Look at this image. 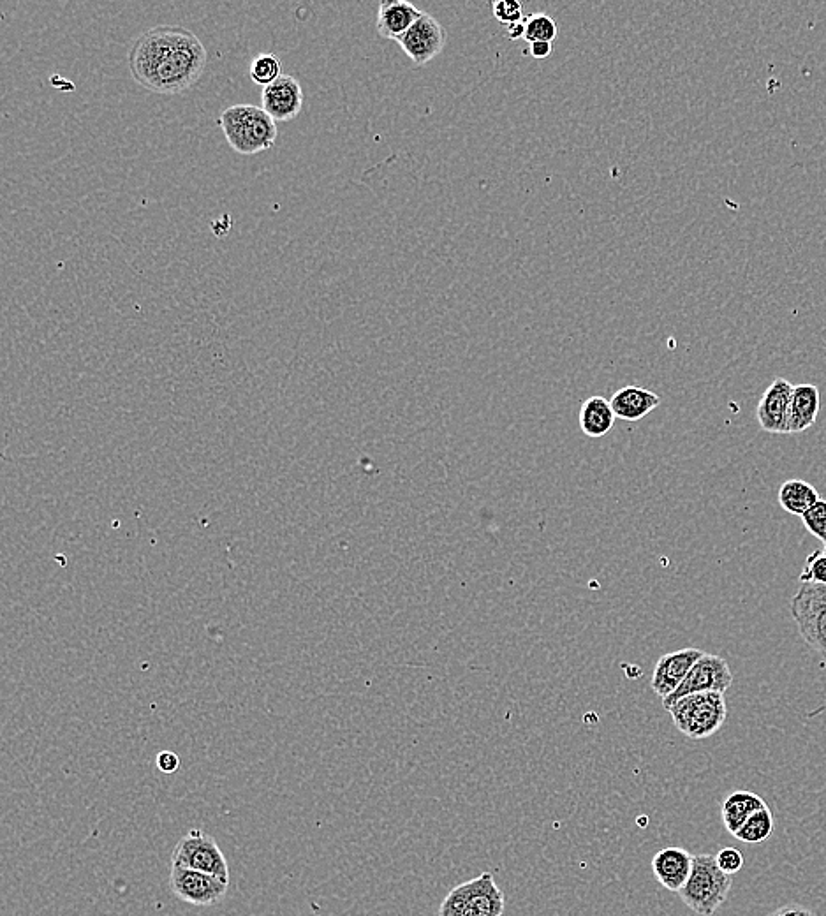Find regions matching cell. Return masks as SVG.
<instances>
[{
    "instance_id": "1",
    "label": "cell",
    "mask_w": 826,
    "mask_h": 916,
    "mask_svg": "<svg viewBox=\"0 0 826 916\" xmlns=\"http://www.w3.org/2000/svg\"><path fill=\"white\" fill-rule=\"evenodd\" d=\"M207 62L200 37L180 25L150 27L129 52L134 82L161 96H177L192 89L200 82Z\"/></svg>"
},
{
    "instance_id": "2",
    "label": "cell",
    "mask_w": 826,
    "mask_h": 916,
    "mask_svg": "<svg viewBox=\"0 0 826 916\" xmlns=\"http://www.w3.org/2000/svg\"><path fill=\"white\" fill-rule=\"evenodd\" d=\"M229 147L240 156H256L266 152L277 140V124L261 106L235 104L222 111L219 119Z\"/></svg>"
},
{
    "instance_id": "3",
    "label": "cell",
    "mask_w": 826,
    "mask_h": 916,
    "mask_svg": "<svg viewBox=\"0 0 826 916\" xmlns=\"http://www.w3.org/2000/svg\"><path fill=\"white\" fill-rule=\"evenodd\" d=\"M731 887L733 878L719 869L714 855H696L691 876L679 895L696 915L712 916L728 899Z\"/></svg>"
},
{
    "instance_id": "4",
    "label": "cell",
    "mask_w": 826,
    "mask_h": 916,
    "mask_svg": "<svg viewBox=\"0 0 826 916\" xmlns=\"http://www.w3.org/2000/svg\"><path fill=\"white\" fill-rule=\"evenodd\" d=\"M680 733L694 740L708 739L726 723L728 707L724 693H696L680 698L668 709Z\"/></svg>"
},
{
    "instance_id": "5",
    "label": "cell",
    "mask_w": 826,
    "mask_h": 916,
    "mask_svg": "<svg viewBox=\"0 0 826 916\" xmlns=\"http://www.w3.org/2000/svg\"><path fill=\"white\" fill-rule=\"evenodd\" d=\"M506 899L495 885L494 874L483 872L446 895L439 916H502Z\"/></svg>"
},
{
    "instance_id": "6",
    "label": "cell",
    "mask_w": 826,
    "mask_h": 916,
    "mask_svg": "<svg viewBox=\"0 0 826 916\" xmlns=\"http://www.w3.org/2000/svg\"><path fill=\"white\" fill-rule=\"evenodd\" d=\"M790 612L804 642L826 661V585L802 584Z\"/></svg>"
},
{
    "instance_id": "7",
    "label": "cell",
    "mask_w": 826,
    "mask_h": 916,
    "mask_svg": "<svg viewBox=\"0 0 826 916\" xmlns=\"http://www.w3.org/2000/svg\"><path fill=\"white\" fill-rule=\"evenodd\" d=\"M171 865L192 871L207 872L229 883L228 860L212 835L192 828L178 841L171 853Z\"/></svg>"
},
{
    "instance_id": "8",
    "label": "cell",
    "mask_w": 826,
    "mask_h": 916,
    "mask_svg": "<svg viewBox=\"0 0 826 916\" xmlns=\"http://www.w3.org/2000/svg\"><path fill=\"white\" fill-rule=\"evenodd\" d=\"M733 684V673L726 659L714 654H703L696 665L687 673L684 682L677 687V691L664 698L663 707L668 710L680 698H686L696 693H726Z\"/></svg>"
},
{
    "instance_id": "9",
    "label": "cell",
    "mask_w": 826,
    "mask_h": 916,
    "mask_svg": "<svg viewBox=\"0 0 826 916\" xmlns=\"http://www.w3.org/2000/svg\"><path fill=\"white\" fill-rule=\"evenodd\" d=\"M170 887L171 892L177 895L180 901L205 908V906H214L221 901L228 892L229 883L207 872L192 871V869L171 865Z\"/></svg>"
},
{
    "instance_id": "10",
    "label": "cell",
    "mask_w": 826,
    "mask_h": 916,
    "mask_svg": "<svg viewBox=\"0 0 826 916\" xmlns=\"http://www.w3.org/2000/svg\"><path fill=\"white\" fill-rule=\"evenodd\" d=\"M446 41L448 36L441 22L434 16L423 13L418 22L414 23L397 43L416 66H425L443 52Z\"/></svg>"
},
{
    "instance_id": "11",
    "label": "cell",
    "mask_w": 826,
    "mask_h": 916,
    "mask_svg": "<svg viewBox=\"0 0 826 916\" xmlns=\"http://www.w3.org/2000/svg\"><path fill=\"white\" fill-rule=\"evenodd\" d=\"M793 390L795 386L782 377H777L774 383L768 386L756 407V418H758L761 430H765L768 434L790 436Z\"/></svg>"
},
{
    "instance_id": "12",
    "label": "cell",
    "mask_w": 826,
    "mask_h": 916,
    "mask_svg": "<svg viewBox=\"0 0 826 916\" xmlns=\"http://www.w3.org/2000/svg\"><path fill=\"white\" fill-rule=\"evenodd\" d=\"M261 108L272 117L275 122H289L295 120L303 108V90L295 76L282 74L277 82L268 87H263L261 92Z\"/></svg>"
},
{
    "instance_id": "13",
    "label": "cell",
    "mask_w": 826,
    "mask_h": 916,
    "mask_svg": "<svg viewBox=\"0 0 826 916\" xmlns=\"http://www.w3.org/2000/svg\"><path fill=\"white\" fill-rule=\"evenodd\" d=\"M705 652L700 649H680V651L664 654L657 661L656 670L650 680V687L657 696L668 698L677 691V687L684 682L687 673L696 665V661L703 656Z\"/></svg>"
},
{
    "instance_id": "14",
    "label": "cell",
    "mask_w": 826,
    "mask_h": 916,
    "mask_svg": "<svg viewBox=\"0 0 826 916\" xmlns=\"http://www.w3.org/2000/svg\"><path fill=\"white\" fill-rule=\"evenodd\" d=\"M694 855L684 848L670 846L664 850L657 851L652 858V872L656 880L661 883V887L677 892L684 888L691 871H693Z\"/></svg>"
},
{
    "instance_id": "15",
    "label": "cell",
    "mask_w": 826,
    "mask_h": 916,
    "mask_svg": "<svg viewBox=\"0 0 826 916\" xmlns=\"http://www.w3.org/2000/svg\"><path fill=\"white\" fill-rule=\"evenodd\" d=\"M423 11L407 0H384L377 13V34L384 39L399 41L418 22Z\"/></svg>"
},
{
    "instance_id": "16",
    "label": "cell",
    "mask_w": 826,
    "mask_h": 916,
    "mask_svg": "<svg viewBox=\"0 0 826 916\" xmlns=\"http://www.w3.org/2000/svg\"><path fill=\"white\" fill-rule=\"evenodd\" d=\"M610 404H612L615 418L633 423L642 420L647 414L661 406V397L657 393L645 390L642 386L631 385L624 386L620 388L619 392H615Z\"/></svg>"
},
{
    "instance_id": "17",
    "label": "cell",
    "mask_w": 826,
    "mask_h": 916,
    "mask_svg": "<svg viewBox=\"0 0 826 916\" xmlns=\"http://www.w3.org/2000/svg\"><path fill=\"white\" fill-rule=\"evenodd\" d=\"M767 802L756 795L753 791L738 790L733 791L731 795L721 806V818H723L724 827L731 835L737 834L742 828L745 821L749 820L754 813L765 809Z\"/></svg>"
},
{
    "instance_id": "18",
    "label": "cell",
    "mask_w": 826,
    "mask_h": 916,
    "mask_svg": "<svg viewBox=\"0 0 826 916\" xmlns=\"http://www.w3.org/2000/svg\"><path fill=\"white\" fill-rule=\"evenodd\" d=\"M821 395L818 386L798 385L793 390L790 411V436L811 429L818 420Z\"/></svg>"
},
{
    "instance_id": "19",
    "label": "cell",
    "mask_w": 826,
    "mask_h": 916,
    "mask_svg": "<svg viewBox=\"0 0 826 916\" xmlns=\"http://www.w3.org/2000/svg\"><path fill=\"white\" fill-rule=\"evenodd\" d=\"M580 429L587 437H605L613 429L615 413L610 400L594 395L585 400L580 409Z\"/></svg>"
},
{
    "instance_id": "20",
    "label": "cell",
    "mask_w": 826,
    "mask_h": 916,
    "mask_svg": "<svg viewBox=\"0 0 826 916\" xmlns=\"http://www.w3.org/2000/svg\"><path fill=\"white\" fill-rule=\"evenodd\" d=\"M818 501V490L807 481L788 480L779 488V504L782 510L788 511L791 515L804 517Z\"/></svg>"
},
{
    "instance_id": "21",
    "label": "cell",
    "mask_w": 826,
    "mask_h": 916,
    "mask_svg": "<svg viewBox=\"0 0 826 916\" xmlns=\"http://www.w3.org/2000/svg\"><path fill=\"white\" fill-rule=\"evenodd\" d=\"M772 834H774V816H772V811L765 807L745 821L742 828L733 837H737L738 841L745 844H761L765 843L768 837H772Z\"/></svg>"
},
{
    "instance_id": "22",
    "label": "cell",
    "mask_w": 826,
    "mask_h": 916,
    "mask_svg": "<svg viewBox=\"0 0 826 916\" xmlns=\"http://www.w3.org/2000/svg\"><path fill=\"white\" fill-rule=\"evenodd\" d=\"M249 74L252 82L268 87L282 76L281 59L275 53H259L251 62Z\"/></svg>"
},
{
    "instance_id": "23",
    "label": "cell",
    "mask_w": 826,
    "mask_h": 916,
    "mask_svg": "<svg viewBox=\"0 0 826 916\" xmlns=\"http://www.w3.org/2000/svg\"><path fill=\"white\" fill-rule=\"evenodd\" d=\"M557 22L546 13H534L525 20V41L529 43H554L557 37Z\"/></svg>"
},
{
    "instance_id": "24",
    "label": "cell",
    "mask_w": 826,
    "mask_h": 916,
    "mask_svg": "<svg viewBox=\"0 0 826 916\" xmlns=\"http://www.w3.org/2000/svg\"><path fill=\"white\" fill-rule=\"evenodd\" d=\"M802 584L826 585V555L823 550L812 552L805 561L804 571L800 575Z\"/></svg>"
},
{
    "instance_id": "25",
    "label": "cell",
    "mask_w": 826,
    "mask_h": 916,
    "mask_svg": "<svg viewBox=\"0 0 826 916\" xmlns=\"http://www.w3.org/2000/svg\"><path fill=\"white\" fill-rule=\"evenodd\" d=\"M805 529L826 545V499H819L802 517Z\"/></svg>"
},
{
    "instance_id": "26",
    "label": "cell",
    "mask_w": 826,
    "mask_h": 916,
    "mask_svg": "<svg viewBox=\"0 0 826 916\" xmlns=\"http://www.w3.org/2000/svg\"><path fill=\"white\" fill-rule=\"evenodd\" d=\"M492 11H494V18L497 22L506 23V25L525 22L524 4L518 0H495L492 4Z\"/></svg>"
},
{
    "instance_id": "27",
    "label": "cell",
    "mask_w": 826,
    "mask_h": 916,
    "mask_svg": "<svg viewBox=\"0 0 826 916\" xmlns=\"http://www.w3.org/2000/svg\"><path fill=\"white\" fill-rule=\"evenodd\" d=\"M716 862L721 871L733 876L744 867L745 860L742 851L737 850V848H723L717 853Z\"/></svg>"
},
{
    "instance_id": "28",
    "label": "cell",
    "mask_w": 826,
    "mask_h": 916,
    "mask_svg": "<svg viewBox=\"0 0 826 916\" xmlns=\"http://www.w3.org/2000/svg\"><path fill=\"white\" fill-rule=\"evenodd\" d=\"M155 761H157V769L164 772V774H173L178 769V765H180L177 754L171 753V751L159 753Z\"/></svg>"
},
{
    "instance_id": "29",
    "label": "cell",
    "mask_w": 826,
    "mask_h": 916,
    "mask_svg": "<svg viewBox=\"0 0 826 916\" xmlns=\"http://www.w3.org/2000/svg\"><path fill=\"white\" fill-rule=\"evenodd\" d=\"M767 916H818L814 911H811L809 908H805L802 904H784L779 909L772 911L770 915Z\"/></svg>"
},
{
    "instance_id": "30",
    "label": "cell",
    "mask_w": 826,
    "mask_h": 916,
    "mask_svg": "<svg viewBox=\"0 0 826 916\" xmlns=\"http://www.w3.org/2000/svg\"><path fill=\"white\" fill-rule=\"evenodd\" d=\"M554 52L552 43H532L531 55L536 60H545Z\"/></svg>"
},
{
    "instance_id": "31",
    "label": "cell",
    "mask_w": 826,
    "mask_h": 916,
    "mask_svg": "<svg viewBox=\"0 0 826 916\" xmlns=\"http://www.w3.org/2000/svg\"><path fill=\"white\" fill-rule=\"evenodd\" d=\"M508 37L511 41H517L525 37V22L511 23L508 25Z\"/></svg>"
},
{
    "instance_id": "32",
    "label": "cell",
    "mask_w": 826,
    "mask_h": 916,
    "mask_svg": "<svg viewBox=\"0 0 826 916\" xmlns=\"http://www.w3.org/2000/svg\"><path fill=\"white\" fill-rule=\"evenodd\" d=\"M823 554L826 555V545H825V548H823Z\"/></svg>"
}]
</instances>
